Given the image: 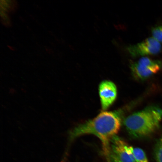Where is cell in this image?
<instances>
[{
	"label": "cell",
	"instance_id": "30bf717a",
	"mask_svg": "<svg viewBox=\"0 0 162 162\" xmlns=\"http://www.w3.org/2000/svg\"><path fill=\"white\" fill-rule=\"evenodd\" d=\"M108 162H122L112 152L111 150L104 155Z\"/></svg>",
	"mask_w": 162,
	"mask_h": 162
},
{
	"label": "cell",
	"instance_id": "277c9868",
	"mask_svg": "<svg viewBox=\"0 0 162 162\" xmlns=\"http://www.w3.org/2000/svg\"><path fill=\"white\" fill-rule=\"evenodd\" d=\"M127 50L132 57H145L154 55L160 52L162 49L160 43L153 37L127 47Z\"/></svg>",
	"mask_w": 162,
	"mask_h": 162
},
{
	"label": "cell",
	"instance_id": "9c48e42d",
	"mask_svg": "<svg viewBox=\"0 0 162 162\" xmlns=\"http://www.w3.org/2000/svg\"><path fill=\"white\" fill-rule=\"evenodd\" d=\"M152 37L160 43H162V25L153 27L152 29Z\"/></svg>",
	"mask_w": 162,
	"mask_h": 162
},
{
	"label": "cell",
	"instance_id": "3957f363",
	"mask_svg": "<svg viewBox=\"0 0 162 162\" xmlns=\"http://www.w3.org/2000/svg\"><path fill=\"white\" fill-rule=\"evenodd\" d=\"M130 67L134 78L143 81L158 72L162 68V64L160 61L145 56L132 62Z\"/></svg>",
	"mask_w": 162,
	"mask_h": 162
},
{
	"label": "cell",
	"instance_id": "8992f818",
	"mask_svg": "<svg viewBox=\"0 0 162 162\" xmlns=\"http://www.w3.org/2000/svg\"><path fill=\"white\" fill-rule=\"evenodd\" d=\"M111 150L112 153L122 162H134L127 154L125 146L127 144L116 136L111 140Z\"/></svg>",
	"mask_w": 162,
	"mask_h": 162
},
{
	"label": "cell",
	"instance_id": "52a82bcc",
	"mask_svg": "<svg viewBox=\"0 0 162 162\" xmlns=\"http://www.w3.org/2000/svg\"><path fill=\"white\" fill-rule=\"evenodd\" d=\"M133 153L136 162H148L145 152L141 148H133Z\"/></svg>",
	"mask_w": 162,
	"mask_h": 162
},
{
	"label": "cell",
	"instance_id": "5b68a950",
	"mask_svg": "<svg viewBox=\"0 0 162 162\" xmlns=\"http://www.w3.org/2000/svg\"><path fill=\"white\" fill-rule=\"evenodd\" d=\"M99 93L102 108L107 109L115 101L117 96L116 86L109 80L102 82L99 86Z\"/></svg>",
	"mask_w": 162,
	"mask_h": 162
},
{
	"label": "cell",
	"instance_id": "7a4b0ae2",
	"mask_svg": "<svg viewBox=\"0 0 162 162\" xmlns=\"http://www.w3.org/2000/svg\"><path fill=\"white\" fill-rule=\"evenodd\" d=\"M162 119V108L150 106L126 117L123 124L129 133L138 137L148 135L159 127Z\"/></svg>",
	"mask_w": 162,
	"mask_h": 162
},
{
	"label": "cell",
	"instance_id": "6da1fadb",
	"mask_svg": "<svg viewBox=\"0 0 162 162\" xmlns=\"http://www.w3.org/2000/svg\"><path fill=\"white\" fill-rule=\"evenodd\" d=\"M122 113L121 110L100 112L94 118L74 128L70 133V139L85 134H93L101 140L104 153L109 151L110 142L120 130Z\"/></svg>",
	"mask_w": 162,
	"mask_h": 162
},
{
	"label": "cell",
	"instance_id": "ba28073f",
	"mask_svg": "<svg viewBox=\"0 0 162 162\" xmlns=\"http://www.w3.org/2000/svg\"><path fill=\"white\" fill-rule=\"evenodd\" d=\"M154 154L156 162H162V138L157 143Z\"/></svg>",
	"mask_w": 162,
	"mask_h": 162
}]
</instances>
